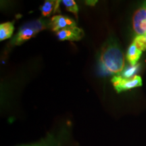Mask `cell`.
<instances>
[{
	"label": "cell",
	"instance_id": "cell-1",
	"mask_svg": "<svg viewBox=\"0 0 146 146\" xmlns=\"http://www.w3.org/2000/svg\"><path fill=\"white\" fill-rule=\"evenodd\" d=\"M99 63L100 68L108 74H118L125 68L124 55L116 41L108 40L100 51Z\"/></svg>",
	"mask_w": 146,
	"mask_h": 146
},
{
	"label": "cell",
	"instance_id": "cell-2",
	"mask_svg": "<svg viewBox=\"0 0 146 146\" xmlns=\"http://www.w3.org/2000/svg\"><path fill=\"white\" fill-rule=\"evenodd\" d=\"M16 146H78L73 140L71 126L66 123L62 124L46 134L39 141Z\"/></svg>",
	"mask_w": 146,
	"mask_h": 146
},
{
	"label": "cell",
	"instance_id": "cell-3",
	"mask_svg": "<svg viewBox=\"0 0 146 146\" xmlns=\"http://www.w3.org/2000/svg\"><path fill=\"white\" fill-rule=\"evenodd\" d=\"M50 29V21L40 19L34 20L24 24L18 32L11 41V44L13 45H20L24 42L28 41L36 36V35L41 31Z\"/></svg>",
	"mask_w": 146,
	"mask_h": 146
},
{
	"label": "cell",
	"instance_id": "cell-4",
	"mask_svg": "<svg viewBox=\"0 0 146 146\" xmlns=\"http://www.w3.org/2000/svg\"><path fill=\"white\" fill-rule=\"evenodd\" d=\"M111 82L115 90L118 93L141 87L142 85L141 77L139 75H135L128 79L123 78L122 76H114L111 80Z\"/></svg>",
	"mask_w": 146,
	"mask_h": 146
},
{
	"label": "cell",
	"instance_id": "cell-5",
	"mask_svg": "<svg viewBox=\"0 0 146 146\" xmlns=\"http://www.w3.org/2000/svg\"><path fill=\"white\" fill-rule=\"evenodd\" d=\"M133 27L137 35H146V2L134 13Z\"/></svg>",
	"mask_w": 146,
	"mask_h": 146
},
{
	"label": "cell",
	"instance_id": "cell-6",
	"mask_svg": "<svg viewBox=\"0 0 146 146\" xmlns=\"http://www.w3.org/2000/svg\"><path fill=\"white\" fill-rule=\"evenodd\" d=\"M56 36L60 41H79L84 36V31L75 26L56 32Z\"/></svg>",
	"mask_w": 146,
	"mask_h": 146
},
{
	"label": "cell",
	"instance_id": "cell-7",
	"mask_svg": "<svg viewBox=\"0 0 146 146\" xmlns=\"http://www.w3.org/2000/svg\"><path fill=\"white\" fill-rule=\"evenodd\" d=\"M76 23L72 18L62 15H56L50 21V27L53 31L58 32L62 29L75 27Z\"/></svg>",
	"mask_w": 146,
	"mask_h": 146
},
{
	"label": "cell",
	"instance_id": "cell-8",
	"mask_svg": "<svg viewBox=\"0 0 146 146\" xmlns=\"http://www.w3.org/2000/svg\"><path fill=\"white\" fill-rule=\"evenodd\" d=\"M62 1H45L40 8L43 16L48 17L52 13H56L60 12V3Z\"/></svg>",
	"mask_w": 146,
	"mask_h": 146
},
{
	"label": "cell",
	"instance_id": "cell-9",
	"mask_svg": "<svg viewBox=\"0 0 146 146\" xmlns=\"http://www.w3.org/2000/svg\"><path fill=\"white\" fill-rule=\"evenodd\" d=\"M142 54V52L135 45L134 43L130 45L129 47L127 53V60L131 66H134L137 64L139 60L140 59Z\"/></svg>",
	"mask_w": 146,
	"mask_h": 146
},
{
	"label": "cell",
	"instance_id": "cell-10",
	"mask_svg": "<svg viewBox=\"0 0 146 146\" xmlns=\"http://www.w3.org/2000/svg\"><path fill=\"white\" fill-rule=\"evenodd\" d=\"M13 23L7 22L0 25V41H3L12 36L14 32Z\"/></svg>",
	"mask_w": 146,
	"mask_h": 146
},
{
	"label": "cell",
	"instance_id": "cell-11",
	"mask_svg": "<svg viewBox=\"0 0 146 146\" xmlns=\"http://www.w3.org/2000/svg\"><path fill=\"white\" fill-rule=\"evenodd\" d=\"M140 68V64H136L134 66H130L127 67L125 68L123 72H122V76L125 78H131L135 76V74L138 72L139 69Z\"/></svg>",
	"mask_w": 146,
	"mask_h": 146
},
{
	"label": "cell",
	"instance_id": "cell-12",
	"mask_svg": "<svg viewBox=\"0 0 146 146\" xmlns=\"http://www.w3.org/2000/svg\"><path fill=\"white\" fill-rule=\"evenodd\" d=\"M62 3L65 6L66 10H68V12H72L77 18L78 8L75 1H74V0H63V1H62Z\"/></svg>",
	"mask_w": 146,
	"mask_h": 146
},
{
	"label": "cell",
	"instance_id": "cell-13",
	"mask_svg": "<svg viewBox=\"0 0 146 146\" xmlns=\"http://www.w3.org/2000/svg\"><path fill=\"white\" fill-rule=\"evenodd\" d=\"M133 43L141 52L146 50V36L145 35H137Z\"/></svg>",
	"mask_w": 146,
	"mask_h": 146
},
{
	"label": "cell",
	"instance_id": "cell-14",
	"mask_svg": "<svg viewBox=\"0 0 146 146\" xmlns=\"http://www.w3.org/2000/svg\"><path fill=\"white\" fill-rule=\"evenodd\" d=\"M98 3V1H95V0H88V1H85V3L88 5H91V6H94L96 3Z\"/></svg>",
	"mask_w": 146,
	"mask_h": 146
},
{
	"label": "cell",
	"instance_id": "cell-15",
	"mask_svg": "<svg viewBox=\"0 0 146 146\" xmlns=\"http://www.w3.org/2000/svg\"><path fill=\"white\" fill-rule=\"evenodd\" d=\"M145 36H146V35H145Z\"/></svg>",
	"mask_w": 146,
	"mask_h": 146
}]
</instances>
